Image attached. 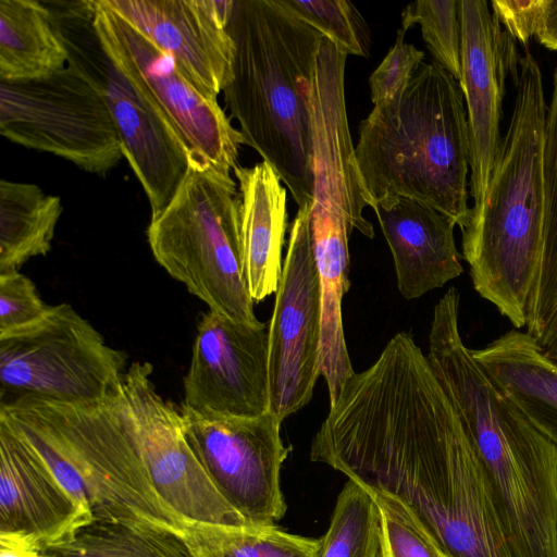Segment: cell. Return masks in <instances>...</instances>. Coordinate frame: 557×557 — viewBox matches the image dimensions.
Masks as SVG:
<instances>
[{"mask_svg": "<svg viewBox=\"0 0 557 557\" xmlns=\"http://www.w3.org/2000/svg\"><path fill=\"white\" fill-rule=\"evenodd\" d=\"M310 459L399 499L450 557L508 552L484 466L426 355L406 332L346 380Z\"/></svg>", "mask_w": 557, "mask_h": 557, "instance_id": "6da1fadb", "label": "cell"}, {"mask_svg": "<svg viewBox=\"0 0 557 557\" xmlns=\"http://www.w3.org/2000/svg\"><path fill=\"white\" fill-rule=\"evenodd\" d=\"M234 44L222 92L244 144L286 185L298 207L312 201L311 90L322 38L283 0H234Z\"/></svg>", "mask_w": 557, "mask_h": 557, "instance_id": "7a4b0ae2", "label": "cell"}, {"mask_svg": "<svg viewBox=\"0 0 557 557\" xmlns=\"http://www.w3.org/2000/svg\"><path fill=\"white\" fill-rule=\"evenodd\" d=\"M507 133L484 199L461 228L462 258L476 293L517 330L527 309L543 242V149L547 106L539 62L520 59Z\"/></svg>", "mask_w": 557, "mask_h": 557, "instance_id": "3957f363", "label": "cell"}, {"mask_svg": "<svg viewBox=\"0 0 557 557\" xmlns=\"http://www.w3.org/2000/svg\"><path fill=\"white\" fill-rule=\"evenodd\" d=\"M355 158L371 207L403 197L438 211L460 230L466 225L471 212L466 103L460 84L436 61L423 62L395 98L361 121Z\"/></svg>", "mask_w": 557, "mask_h": 557, "instance_id": "277c9868", "label": "cell"}, {"mask_svg": "<svg viewBox=\"0 0 557 557\" xmlns=\"http://www.w3.org/2000/svg\"><path fill=\"white\" fill-rule=\"evenodd\" d=\"M113 396L97 404L4 398L0 422L39 455L89 518L145 520L184 532L157 494Z\"/></svg>", "mask_w": 557, "mask_h": 557, "instance_id": "5b68a950", "label": "cell"}, {"mask_svg": "<svg viewBox=\"0 0 557 557\" xmlns=\"http://www.w3.org/2000/svg\"><path fill=\"white\" fill-rule=\"evenodd\" d=\"M240 196L231 173L190 159L171 201L150 218L156 261L209 310L258 325L240 257Z\"/></svg>", "mask_w": 557, "mask_h": 557, "instance_id": "8992f818", "label": "cell"}, {"mask_svg": "<svg viewBox=\"0 0 557 557\" xmlns=\"http://www.w3.org/2000/svg\"><path fill=\"white\" fill-rule=\"evenodd\" d=\"M67 52V66L103 99L117 129L123 157L157 215L186 175L190 156L147 95L103 47L94 23V0H44Z\"/></svg>", "mask_w": 557, "mask_h": 557, "instance_id": "52a82bcc", "label": "cell"}, {"mask_svg": "<svg viewBox=\"0 0 557 557\" xmlns=\"http://www.w3.org/2000/svg\"><path fill=\"white\" fill-rule=\"evenodd\" d=\"M126 360L71 305L51 306L39 321L0 336V399L102 403L117 391Z\"/></svg>", "mask_w": 557, "mask_h": 557, "instance_id": "ba28073f", "label": "cell"}, {"mask_svg": "<svg viewBox=\"0 0 557 557\" xmlns=\"http://www.w3.org/2000/svg\"><path fill=\"white\" fill-rule=\"evenodd\" d=\"M0 133L97 175L124 158L103 99L67 65L39 78L0 81Z\"/></svg>", "mask_w": 557, "mask_h": 557, "instance_id": "9c48e42d", "label": "cell"}, {"mask_svg": "<svg viewBox=\"0 0 557 557\" xmlns=\"http://www.w3.org/2000/svg\"><path fill=\"white\" fill-rule=\"evenodd\" d=\"M152 372L151 363L133 362L113 400L157 494L185 527L249 525L211 482L186 438L181 407L157 392Z\"/></svg>", "mask_w": 557, "mask_h": 557, "instance_id": "30bf717a", "label": "cell"}, {"mask_svg": "<svg viewBox=\"0 0 557 557\" xmlns=\"http://www.w3.org/2000/svg\"><path fill=\"white\" fill-rule=\"evenodd\" d=\"M94 23L103 47L161 111L190 159L231 173L238 165L244 137L218 98L205 95L169 54L101 0H94Z\"/></svg>", "mask_w": 557, "mask_h": 557, "instance_id": "8fae6325", "label": "cell"}, {"mask_svg": "<svg viewBox=\"0 0 557 557\" xmlns=\"http://www.w3.org/2000/svg\"><path fill=\"white\" fill-rule=\"evenodd\" d=\"M186 438L215 488L249 525H275L286 512L281 468L290 450L268 411L257 418L197 413L181 406Z\"/></svg>", "mask_w": 557, "mask_h": 557, "instance_id": "7c38bea8", "label": "cell"}, {"mask_svg": "<svg viewBox=\"0 0 557 557\" xmlns=\"http://www.w3.org/2000/svg\"><path fill=\"white\" fill-rule=\"evenodd\" d=\"M310 203L298 207L268 323L269 411L283 422L312 398L321 375V289Z\"/></svg>", "mask_w": 557, "mask_h": 557, "instance_id": "4fadbf2b", "label": "cell"}, {"mask_svg": "<svg viewBox=\"0 0 557 557\" xmlns=\"http://www.w3.org/2000/svg\"><path fill=\"white\" fill-rule=\"evenodd\" d=\"M183 386L182 406L200 414L257 418L268 412V323L202 313Z\"/></svg>", "mask_w": 557, "mask_h": 557, "instance_id": "5bb4252c", "label": "cell"}, {"mask_svg": "<svg viewBox=\"0 0 557 557\" xmlns=\"http://www.w3.org/2000/svg\"><path fill=\"white\" fill-rule=\"evenodd\" d=\"M461 79L470 145V195L478 208L485 196L500 144L506 81L519 77L516 40L484 0H459Z\"/></svg>", "mask_w": 557, "mask_h": 557, "instance_id": "9a60e30c", "label": "cell"}, {"mask_svg": "<svg viewBox=\"0 0 557 557\" xmlns=\"http://www.w3.org/2000/svg\"><path fill=\"white\" fill-rule=\"evenodd\" d=\"M169 54L205 95L218 98L231 74L227 33L234 0H101Z\"/></svg>", "mask_w": 557, "mask_h": 557, "instance_id": "2e32d148", "label": "cell"}, {"mask_svg": "<svg viewBox=\"0 0 557 557\" xmlns=\"http://www.w3.org/2000/svg\"><path fill=\"white\" fill-rule=\"evenodd\" d=\"M90 519L39 455L0 422V536L40 549Z\"/></svg>", "mask_w": 557, "mask_h": 557, "instance_id": "e0dca14e", "label": "cell"}, {"mask_svg": "<svg viewBox=\"0 0 557 557\" xmlns=\"http://www.w3.org/2000/svg\"><path fill=\"white\" fill-rule=\"evenodd\" d=\"M371 208L391 249L404 298L417 299L462 274L456 224L447 216L403 197L380 200Z\"/></svg>", "mask_w": 557, "mask_h": 557, "instance_id": "ac0fdd59", "label": "cell"}, {"mask_svg": "<svg viewBox=\"0 0 557 557\" xmlns=\"http://www.w3.org/2000/svg\"><path fill=\"white\" fill-rule=\"evenodd\" d=\"M240 196L239 243L245 281L252 300L277 290L287 226V191L265 161L233 170Z\"/></svg>", "mask_w": 557, "mask_h": 557, "instance_id": "d6986e66", "label": "cell"}, {"mask_svg": "<svg viewBox=\"0 0 557 557\" xmlns=\"http://www.w3.org/2000/svg\"><path fill=\"white\" fill-rule=\"evenodd\" d=\"M498 387L557 446V366L527 332L512 329L471 349Z\"/></svg>", "mask_w": 557, "mask_h": 557, "instance_id": "ffe728a7", "label": "cell"}, {"mask_svg": "<svg viewBox=\"0 0 557 557\" xmlns=\"http://www.w3.org/2000/svg\"><path fill=\"white\" fill-rule=\"evenodd\" d=\"M543 182L542 251L528 304L525 332L557 366V66L546 111Z\"/></svg>", "mask_w": 557, "mask_h": 557, "instance_id": "44dd1931", "label": "cell"}, {"mask_svg": "<svg viewBox=\"0 0 557 557\" xmlns=\"http://www.w3.org/2000/svg\"><path fill=\"white\" fill-rule=\"evenodd\" d=\"M39 557H197L185 533L145 520L96 519L38 550Z\"/></svg>", "mask_w": 557, "mask_h": 557, "instance_id": "7402d4cb", "label": "cell"}, {"mask_svg": "<svg viewBox=\"0 0 557 557\" xmlns=\"http://www.w3.org/2000/svg\"><path fill=\"white\" fill-rule=\"evenodd\" d=\"M67 65V52L39 0H0V81H27Z\"/></svg>", "mask_w": 557, "mask_h": 557, "instance_id": "603a6c76", "label": "cell"}, {"mask_svg": "<svg viewBox=\"0 0 557 557\" xmlns=\"http://www.w3.org/2000/svg\"><path fill=\"white\" fill-rule=\"evenodd\" d=\"M63 207L32 183L0 181V273L15 272L52 247Z\"/></svg>", "mask_w": 557, "mask_h": 557, "instance_id": "cb8c5ba5", "label": "cell"}, {"mask_svg": "<svg viewBox=\"0 0 557 557\" xmlns=\"http://www.w3.org/2000/svg\"><path fill=\"white\" fill-rule=\"evenodd\" d=\"M184 533L197 557H320L323 544L276 525L188 524Z\"/></svg>", "mask_w": 557, "mask_h": 557, "instance_id": "d4e9b609", "label": "cell"}, {"mask_svg": "<svg viewBox=\"0 0 557 557\" xmlns=\"http://www.w3.org/2000/svg\"><path fill=\"white\" fill-rule=\"evenodd\" d=\"M322 540L320 557L380 556V511L364 486L352 480L346 482Z\"/></svg>", "mask_w": 557, "mask_h": 557, "instance_id": "484cf974", "label": "cell"}, {"mask_svg": "<svg viewBox=\"0 0 557 557\" xmlns=\"http://www.w3.org/2000/svg\"><path fill=\"white\" fill-rule=\"evenodd\" d=\"M420 25L422 38L438 64L459 83L461 79V23L459 0H419L401 12L406 32Z\"/></svg>", "mask_w": 557, "mask_h": 557, "instance_id": "4316f807", "label": "cell"}, {"mask_svg": "<svg viewBox=\"0 0 557 557\" xmlns=\"http://www.w3.org/2000/svg\"><path fill=\"white\" fill-rule=\"evenodd\" d=\"M283 2L347 55L369 57L370 30L352 2L347 0H283Z\"/></svg>", "mask_w": 557, "mask_h": 557, "instance_id": "83f0119b", "label": "cell"}, {"mask_svg": "<svg viewBox=\"0 0 557 557\" xmlns=\"http://www.w3.org/2000/svg\"><path fill=\"white\" fill-rule=\"evenodd\" d=\"M367 490L380 511L379 557H450L399 499L380 491Z\"/></svg>", "mask_w": 557, "mask_h": 557, "instance_id": "f1b7e54d", "label": "cell"}, {"mask_svg": "<svg viewBox=\"0 0 557 557\" xmlns=\"http://www.w3.org/2000/svg\"><path fill=\"white\" fill-rule=\"evenodd\" d=\"M50 307L29 277L18 271L0 273V336L39 321Z\"/></svg>", "mask_w": 557, "mask_h": 557, "instance_id": "f546056e", "label": "cell"}, {"mask_svg": "<svg viewBox=\"0 0 557 557\" xmlns=\"http://www.w3.org/2000/svg\"><path fill=\"white\" fill-rule=\"evenodd\" d=\"M406 30L399 28L393 47L369 78L371 101L374 106L395 98L423 63L424 52L405 40Z\"/></svg>", "mask_w": 557, "mask_h": 557, "instance_id": "4dcf8cb0", "label": "cell"}, {"mask_svg": "<svg viewBox=\"0 0 557 557\" xmlns=\"http://www.w3.org/2000/svg\"><path fill=\"white\" fill-rule=\"evenodd\" d=\"M493 14L517 41L527 45L535 35L544 0H493Z\"/></svg>", "mask_w": 557, "mask_h": 557, "instance_id": "1f68e13d", "label": "cell"}, {"mask_svg": "<svg viewBox=\"0 0 557 557\" xmlns=\"http://www.w3.org/2000/svg\"><path fill=\"white\" fill-rule=\"evenodd\" d=\"M534 36L542 46L557 51V0H544Z\"/></svg>", "mask_w": 557, "mask_h": 557, "instance_id": "d6a6232c", "label": "cell"}, {"mask_svg": "<svg viewBox=\"0 0 557 557\" xmlns=\"http://www.w3.org/2000/svg\"><path fill=\"white\" fill-rule=\"evenodd\" d=\"M38 550L20 540L0 536V557H39Z\"/></svg>", "mask_w": 557, "mask_h": 557, "instance_id": "836d02e7", "label": "cell"}]
</instances>
